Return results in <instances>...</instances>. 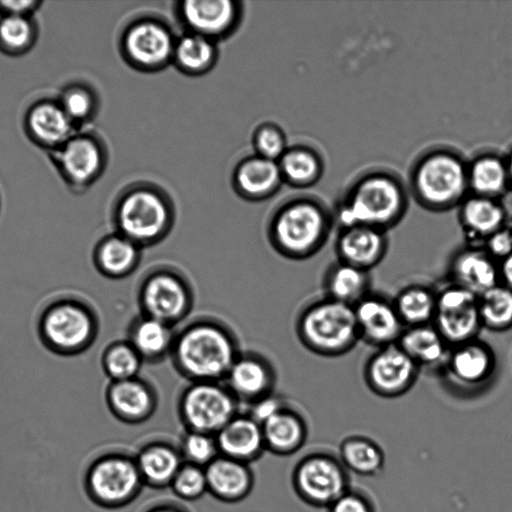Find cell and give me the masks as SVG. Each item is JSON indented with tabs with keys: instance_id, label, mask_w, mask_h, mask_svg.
Masks as SVG:
<instances>
[{
	"instance_id": "6da1fadb",
	"label": "cell",
	"mask_w": 512,
	"mask_h": 512,
	"mask_svg": "<svg viewBox=\"0 0 512 512\" xmlns=\"http://www.w3.org/2000/svg\"><path fill=\"white\" fill-rule=\"evenodd\" d=\"M234 332L213 318L195 319L175 333L170 357L190 382H223L240 355Z\"/></svg>"
},
{
	"instance_id": "7a4b0ae2",
	"label": "cell",
	"mask_w": 512,
	"mask_h": 512,
	"mask_svg": "<svg viewBox=\"0 0 512 512\" xmlns=\"http://www.w3.org/2000/svg\"><path fill=\"white\" fill-rule=\"evenodd\" d=\"M407 200L403 184L394 175L373 171L348 188L336 217L341 228L363 225L387 232L405 215Z\"/></svg>"
},
{
	"instance_id": "3957f363",
	"label": "cell",
	"mask_w": 512,
	"mask_h": 512,
	"mask_svg": "<svg viewBox=\"0 0 512 512\" xmlns=\"http://www.w3.org/2000/svg\"><path fill=\"white\" fill-rule=\"evenodd\" d=\"M37 335L42 345L59 356H75L97 339L99 319L90 303L76 295H59L38 314Z\"/></svg>"
},
{
	"instance_id": "277c9868",
	"label": "cell",
	"mask_w": 512,
	"mask_h": 512,
	"mask_svg": "<svg viewBox=\"0 0 512 512\" xmlns=\"http://www.w3.org/2000/svg\"><path fill=\"white\" fill-rule=\"evenodd\" d=\"M301 344L323 357H338L360 341L354 307L327 296L308 303L295 325Z\"/></svg>"
},
{
	"instance_id": "5b68a950",
	"label": "cell",
	"mask_w": 512,
	"mask_h": 512,
	"mask_svg": "<svg viewBox=\"0 0 512 512\" xmlns=\"http://www.w3.org/2000/svg\"><path fill=\"white\" fill-rule=\"evenodd\" d=\"M410 178L416 201L432 211L460 205L469 188L468 164L449 149H434L422 155Z\"/></svg>"
},
{
	"instance_id": "8992f818",
	"label": "cell",
	"mask_w": 512,
	"mask_h": 512,
	"mask_svg": "<svg viewBox=\"0 0 512 512\" xmlns=\"http://www.w3.org/2000/svg\"><path fill=\"white\" fill-rule=\"evenodd\" d=\"M331 229L327 211L311 201L285 207L274 219L269 231L273 249L291 260H305L317 254Z\"/></svg>"
},
{
	"instance_id": "52a82bcc",
	"label": "cell",
	"mask_w": 512,
	"mask_h": 512,
	"mask_svg": "<svg viewBox=\"0 0 512 512\" xmlns=\"http://www.w3.org/2000/svg\"><path fill=\"white\" fill-rule=\"evenodd\" d=\"M89 499L105 509H119L132 503L144 487L135 457L111 451L96 457L84 475Z\"/></svg>"
},
{
	"instance_id": "ba28073f",
	"label": "cell",
	"mask_w": 512,
	"mask_h": 512,
	"mask_svg": "<svg viewBox=\"0 0 512 512\" xmlns=\"http://www.w3.org/2000/svg\"><path fill=\"white\" fill-rule=\"evenodd\" d=\"M137 299L141 315L174 327L192 310L194 292L188 280L178 270L158 266L141 279Z\"/></svg>"
},
{
	"instance_id": "9c48e42d",
	"label": "cell",
	"mask_w": 512,
	"mask_h": 512,
	"mask_svg": "<svg viewBox=\"0 0 512 512\" xmlns=\"http://www.w3.org/2000/svg\"><path fill=\"white\" fill-rule=\"evenodd\" d=\"M239 401L224 382H190L178 399V414L188 431L216 435L238 414Z\"/></svg>"
},
{
	"instance_id": "30bf717a",
	"label": "cell",
	"mask_w": 512,
	"mask_h": 512,
	"mask_svg": "<svg viewBox=\"0 0 512 512\" xmlns=\"http://www.w3.org/2000/svg\"><path fill=\"white\" fill-rule=\"evenodd\" d=\"M291 482L296 495L316 508H329L350 489L347 468L340 458L327 452H312L301 458Z\"/></svg>"
},
{
	"instance_id": "8fae6325",
	"label": "cell",
	"mask_w": 512,
	"mask_h": 512,
	"mask_svg": "<svg viewBox=\"0 0 512 512\" xmlns=\"http://www.w3.org/2000/svg\"><path fill=\"white\" fill-rule=\"evenodd\" d=\"M497 369L492 348L479 337L450 347L438 371L445 386L455 395L472 397L484 391Z\"/></svg>"
},
{
	"instance_id": "7c38bea8",
	"label": "cell",
	"mask_w": 512,
	"mask_h": 512,
	"mask_svg": "<svg viewBox=\"0 0 512 512\" xmlns=\"http://www.w3.org/2000/svg\"><path fill=\"white\" fill-rule=\"evenodd\" d=\"M115 223L117 233L141 248L163 240L171 224L166 204L158 195L149 191L127 195L117 208Z\"/></svg>"
},
{
	"instance_id": "4fadbf2b",
	"label": "cell",
	"mask_w": 512,
	"mask_h": 512,
	"mask_svg": "<svg viewBox=\"0 0 512 512\" xmlns=\"http://www.w3.org/2000/svg\"><path fill=\"white\" fill-rule=\"evenodd\" d=\"M432 324L450 347L478 338L483 328L478 296L449 282L436 290Z\"/></svg>"
},
{
	"instance_id": "5bb4252c",
	"label": "cell",
	"mask_w": 512,
	"mask_h": 512,
	"mask_svg": "<svg viewBox=\"0 0 512 512\" xmlns=\"http://www.w3.org/2000/svg\"><path fill=\"white\" fill-rule=\"evenodd\" d=\"M420 371L395 343L376 348L365 363L363 377L372 393L392 399L406 394L416 383Z\"/></svg>"
},
{
	"instance_id": "9a60e30c",
	"label": "cell",
	"mask_w": 512,
	"mask_h": 512,
	"mask_svg": "<svg viewBox=\"0 0 512 512\" xmlns=\"http://www.w3.org/2000/svg\"><path fill=\"white\" fill-rule=\"evenodd\" d=\"M353 307L360 341L375 348L398 342L405 326L392 300L369 293Z\"/></svg>"
},
{
	"instance_id": "2e32d148",
	"label": "cell",
	"mask_w": 512,
	"mask_h": 512,
	"mask_svg": "<svg viewBox=\"0 0 512 512\" xmlns=\"http://www.w3.org/2000/svg\"><path fill=\"white\" fill-rule=\"evenodd\" d=\"M109 411L126 424H140L147 421L158 404L154 387L139 376L110 381L105 391Z\"/></svg>"
},
{
	"instance_id": "e0dca14e",
	"label": "cell",
	"mask_w": 512,
	"mask_h": 512,
	"mask_svg": "<svg viewBox=\"0 0 512 512\" xmlns=\"http://www.w3.org/2000/svg\"><path fill=\"white\" fill-rule=\"evenodd\" d=\"M275 378L274 368L265 357L245 352L234 361L223 382L239 402L250 405L272 394Z\"/></svg>"
},
{
	"instance_id": "ac0fdd59",
	"label": "cell",
	"mask_w": 512,
	"mask_h": 512,
	"mask_svg": "<svg viewBox=\"0 0 512 512\" xmlns=\"http://www.w3.org/2000/svg\"><path fill=\"white\" fill-rule=\"evenodd\" d=\"M449 282L480 296L500 283L498 262L481 245L457 250L448 266Z\"/></svg>"
},
{
	"instance_id": "d6986e66",
	"label": "cell",
	"mask_w": 512,
	"mask_h": 512,
	"mask_svg": "<svg viewBox=\"0 0 512 512\" xmlns=\"http://www.w3.org/2000/svg\"><path fill=\"white\" fill-rule=\"evenodd\" d=\"M388 250L386 231L363 225L340 229L335 241L339 261L370 271L385 257Z\"/></svg>"
},
{
	"instance_id": "ffe728a7",
	"label": "cell",
	"mask_w": 512,
	"mask_h": 512,
	"mask_svg": "<svg viewBox=\"0 0 512 512\" xmlns=\"http://www.w3.org/2000/svg\"><path fill=\"white\" fill-rule=\"evenodd\" d=\"M207 488L215 499L224 503L244 500L254 486L250 464L223 455L217 456L205 467Z\"/></svg>"
},
{
	"instance_id": "44dd1931",
	"label": "cell",
	"mask_w": 512,
	"mask_h": 512,
	"mask_svg": "<svg viewBox=\"0 0 512 512\" xmlns=\"http://www.w3.org/2000/svg\"><path fill=\"white\" fill-rule=\"evenodd\" d=\"M220 455L251 464L266 451L262 426L252 417L237 414L216 435Z\"/></svg>"
},
{
	"instance_id": "7402d4cb",
	"label": "cell",
	"mask_w": 512,
	"mask_h": 512,
	"mask_svg": "<svg viewBox=\"0 0 512 512\" xmlns=\"http://www.w3.org/2000/svg\"><path fill=\"white\" fill-rule=\"evenodd\" d=\"M507 210L500 199L471 195L460 204L459 221L471 245H481L494 232L505 227Z\"/></svg>"
},
{
	"instance_id": "603a6c76",
	"label": "cell",
	"mask_w": 512,
	"mask_h": 512,
	"mask_svg": "<svg viewBox=\"0 0 512 512\" xmlns=\"http://www.w3.org/2000/svg\"><path fill=\"white\" fill-rule=\"evenodd\" d=\"M57 162L65 178L74 185L89 184L102 166V153L89 136H72L57 149Z\"/></svg>"
},
{
	"instance_id": "cb8c5ba5",
	"label": "cell",
	"mask_w": 512,
	"mask_h": 512,
	"mask_svg": "<svg viewBox=\"0 0 512 512\" xmlns=\"http://www.w3.org/2000/svg\"><path fill=\"white\" fill-rule=\"evenodd\" d=\"M142 249L116 232L104 236L96 243L92 251V262L102 276L122 279L131 275L139 266Z\"/></svg>"
},
{
	"instance_id": "d4e9b609",
	"label": "cell",
	"mask_w": 512,
	"mask_h": 512,
	"mask_svg": "<svg viewBox=\"0 0 512 512\" xmlns=\"http://www.w3.org/2000/svg\"><path fill=\"white\" fill-rule=\"evenodd\" d=\"M144 486L153 489L170 487L184 463L179 449L165 441H151L134 456Z\"/></svg>"
},
{
	"instance_id": "484cf974",
	"label": "cell",
	"mask_w": 512,
	"mask_h": 512,
	"mask_svg": "<svg viewBox=\"0 0 512 512\" xmlns=\"http://www.w3.org/2000/svg\"><path fill=\"white\" fill-rule=\"evenodd\" d=\"M397 344L420 370L439 371L450 350L432 323L405 327Z\"/></svg>"
},
{
	"instance_id": "4316f807",
	"label": "cell",
	"mask_w": 512,
	"mask_h": 512,
	"mask_svg": "<svg viewBox=\"0 0 512 512\" xmlns=\"http://www.w3.org/2000/svg\"><path fill=\"white\" fill-rule=\"evenodd\" d=\"M261 426L266 450L278 456L296 453L307 439L305 419L286 405Z\"/></svg>"
},
{
	"instance_id": "83f0119b",
	"label": "cell",
	"mask_w": 512,
	"mask_h": 512,
	"mask_svg": "<svg viewBox=\"0 0 512 512\" xmlns=\"http://www.w3.org/2000/svg\"><path fill=\"white\" fill-rule=\"evenodd\" d=\"M26 125L36 142L50 148L58 149L73 136L74 123L60 103L35 104L27 114Z\"/></svg>"
},
{
	"instance_id": "f1b7e54d",
	"label": "cell",
	"mask_w": 512,
	"mask_h": 512,
	"mask_svg": "<svg viewBox=\"0 0 512 512\" xmlns=\"http://www.w3.org/2000/svg\"><path fill=\"white\" fill-rule=\"evenodd\" d=\"M173 328L162 321L141 315L131 323L127 341L143 361L154 363L170 355L176 333Z\"/></svg>"
},
{
	"instance_id": "f546056e",
	"label": "cell",
	"mask_w": 512,
	"mask_h": 512,
	"mask_svg": "<svg viewBox=\"0 0 512 512\" xmlns=\"http://www.w3.org/2000/svg\"><path fill=\"white\" fill-rule=\"evenodd\" d=\"M468 186L474 195L500 199L510 189L505 156L484 152L468 164Z\"/></svg>"
},
{
	"instance_id": "4dcf8cb0",
	"label": "cell",
	"mask_w": 512,
	"mask_h": 512,
	"mask_svg": "<svg viewBox=\"0 0 512 512\" xmlns=\"http://www.w3.org/2000/svg\"><path fill=\"white\" fill-rule=\"evenodd\" d=\"M370 271L337 260L324 277L325 296L354 306L370 293Z\"/></svg>"
},
{
	"instance_id": "1f68e13d",
	"label": "cell",
	"mask_w": 512,
	"mask_h": 512,
	"mask_svg": "<svg viewBox=\"0 0 512 512\" xmlns=\"http://www.w3.org/2000/svg\"><path fill=\"white\" fill-rule=\"evenodd\" d=\"M125 45L130 57L144 65H156L165 61L172 49L168 32L150 22L133 27L126 37Z\"/></svg>"
},
{
	"instance_id": "d6a6232c",
	"label": "cell",
	"mask_w": 512,
	"mask_h": 512,
	"mask_svg": "<svg viewBox=\"0 0 512 512\" xmlns=\"http://www.w3.org/2000/svg\"><path fill=\"white\" fill-rule=\"evenodd\" d=\"M405 327L432 323L436 308V291L421 284L403 287L392 300Z\"/></svg>"
},
{
	"instance_id": "836d02e7",
	"label": "cell",
	"mask_w": 512,
	"mask_h": 512,
	"mask_svg": "<svg viewBox=\"0 0 512 512\" xmlns=\"http://www.w3.org/2000/svg\"><path fill=\"white\" fill-rule=\"evenodd\" d=\"M340 460L347 470L363 476L379 474L385 462L381 447L370 438L358 435L343 440Z\"/></svg>"
},
{
	"instance_id": "e575fe53",
	"label": "cell",
	"mask_w": 512,
	"mask_h": 512,
	"mask_svg": "<svg viewBox=\"0 0 512 512\" xmlns=\"http://www.w3.org/2000/svg\"><path fill=\"white\" fill-rule=\"evenodd\" d=\"M482 327L500 332L512 327V289L499 283L478 296Z\"/></svg>"
},
{
	"instance_id": "d590c367",
	"label": "cell",
	"mask_w": 512,
	"mask_h": 512,
	"mask_svg": "<svg viewBox=\"0 0 512 512\" xmlns=\"http://www.w3.org/2000/svg\"><path fill=\"white\" fill-rule=\"evenodd\" d=\"M187 22L203 33H218L226 28L233 17L230 1H188L184 4Z\"/></svg>"
},
{
	"instance_id": "8d00e7d4",
	"label": "cell",
	"mask_w": 512,
	"mask_h": 512,
	"mask_svg": "<svg viewBox=\"0 0 512 512\" xmlns=\"http://www.w3.org/2000/svg\"><path fill=\"white\" fill-rule=\"evenodd\" d=\"M143 359L127 340L108 344L101 355V366L111 381L139 376Z\"/></svg>"
},
{
	"instance_id": "74e56055",
	"label": "cell",
	"mask_w": 512,
	"mask_h": 512,
	"mask_svg": "<svg viewBox=\"0 0 512 512\" xmlns=\"http://www.w3.org/2000/svg\"><path fill=\"white\" fill-rule=\"evenodd\" d=\"M0 46L10 53H22L35 39V27L30 17L1 15Z\"/></svg>"
},
{
	"instance_id": "f35d334b",
	"label": "cell",
	"mask_w": 512,
	"mask_h": 512,
	"mask_svg": "<svg viewBox=\"0 0 512 512\" xmlns=\"http://www.w3.org/2000/svg\"><path fill=\"white\" fill-rule=\"evenodd\" d=\"M278 177V167L266 158L252 159L246 162L238 172L241 188L254 195L270 190L278 181Z\"/></svg>"
},
{
	"instance_id": "ab89813d",
	"label": "cell",
	"mask_w": 512,
	"mask_h": 512,
	"mask_svg": "<svg viewBox=\"0 0 512 512\" xmlns=\"http://www.w3.org/2000/svg\"><path fill=\"white\" fill-rule=\"evenodd\" d=\"M179 451L184 462L204 468L220 455L215 435L188 430L181 439Z\"/></svg>"
},
{
	"instance_id": "60d3db41",
	"label": "cell",
	"mask_w": 512,
	"mask_h": 512,
	"mask_svg": "<svg viewBox=\"0 0 512 512\" xmlns=\"http://www.w3.org/2000/svg\"><path fill=\"white\" fill-rule=\"evenodd\" d=\"M173 494L184 501H196L206 493L207 478L204 467L184 462L170 484Z\"/></svg>"
},
{
	"instance_id": "b9f144b4",
	"label": "cell",
	"mask_w": 512,
	"mask_h": 512,
	"mask_svg": "<svg viewBox=\"0 0 512 512\" xmlns=\"http://www.w3.org/2000/svg\"><path fill=\"white\" fill-rule=\"evenodd\" d=\"M282 169L292 181L306 184L318 176L320 162L310 151L294 150L284 155Z\"/></svg>"
},
{
	"instance_id": "7bdbcfd3",
	"label": "cell",
	"mask_w": 512,
	"mask_h": 512,
	"mask_svg": "<svg viewBox=\"0 0 512 512\" xmlns=\"http://www.w3.org/2000/svg\"><path fill=\"white\" fill-rule=\"evenodd\" d=\"M213 55L212 46L200 36L183 38L177 47L179 62L189 69H200L207 65Z\"/></svg>"
},
{
	"instance_id": "ee69618b",
	"label": "cell",
	"mask_w": 512,
	"mask_h": 512,
	"mask_svg": "<svg viewBox=\"0 0 512 512\" xmlns=\"http://www.w3.org/2000/svg\"><path fill=\"white\" fill-rule=\"evenodd\" d=\"M60 105L73 123L87 120L94 110V99L87 88H68L61 97Z\"/></svg>"
},
{
	"instance_id": "f6af8a7d",
	"label": "cell",
	"mask_w": 512,
	"mask_h": 512,
	"mask_svg": "<svg viewBox=\"0 0 512 512\" xmlns=\"http://www.w3.org/2000/svg\"><path fill=\"white\" fill-rule=\"evenodd\" d=\"M328 512H376V509L368 495L350 488L328 508Z\"/></svg>"
},
{
	"instance_id": "bcb514c9",
	"label": "cell",
	"mask_w": 512,
	"mask_h": 512,
	"mask_svg": "<svg viewBox=\"0 0 512 512\" xmlns=\"http://www.w3.org/2000/svg\"><path fill=\"white\" fill-rule=\"evenodd\" d=\"M486 252L497 262L512 254V229L506 226L487 237L483 244Z\"/></svg>"
},
{
	"instance_id": "7dc6e473",
	"label": "cell",
	"mask_w": 512,
	"mask_h": 512,
	"mask_svg": "<svg viewBox=\"0 0 512 512\" xmlns=\"http://www.w3.org/2000/svg\"><path fill=\"white\" fill-rule=\"evenodd\" d=\"M249 416L260 425L278 413L285 404L273 394L267 395L254 403L250 404Z\"/></svg>"
},
{
	"instance_id": "c3c4849f",
	"label": "cell",
	"mask_w": 512,
	"mask_h": 512,
	"mask_svg": "<svg viewBox=\"0 0 512 512\" xmlns=\"http://www.w3.org/2000/svg\"><path fill=\"white\" fill-rule=\"evenodd\" d=\"M257 146L266 159L277 157L283 150V140L280 134L270 128L263 129L257 136Z\"/></svg>"
},
{
	"instance_id": "681fc988",
	"label": "cell",
	"mask_w": 512,
	"mask_h": 512,
	"mask_svg": "<svg viewBox=\"0 0 512 512\" xmlns=\"http://www.w3.org/2000/svg\"><path fill=\"white\" fill-rule=\"evenodd\" d=\"M40 5L38 1H0V12L1 15L30 17Z\"/></svg>"
},
{
	"instance_id": "f907efd6",
	"label": "cell",
	"mask_w": 512,
	"mask_h": 512,
	"mask_svg": "<svg viewBox=\"0 0 512 512\" xmlns=\"http://www.w3.org/2000/svg\"><path fill=\"white\" fill-rule=\"evenodd\" d=\"M500 283L512 289V254L498 262Z\"/></svg>"
},
{
	"instance_id": "816d5d0a",
	"label": "cell",
	"mask_w": 512,
	"mask_h": 512,
	"mask_svg": "<svg viewBox=\"0 0 512 512\" xmlns=\"http://www.w3.org/2000/svg\"><path fill=\"white\" fill-rule=\"evenodd\" d=\"M145 512H188L185 508L175 503H160L150 507Z\"/></svg>"
},
{
	"instance_id": "f5cc1de1",
	"label": "cell",
	"mask_w": 512,
	"mask_h": 512,
	"mask_svg": "<svg viewBox=\"0 0 512 512\" xmlns=\"http://www.w3.org/2000/svg\"><path fill=\"white\" fill-rule=\"evenodd\" d=\"M505 159H506L507 170H508L509 185H510V189H512V148L507 153V155H505Z\"/></svg>"
},
{
	"instance_id": "db71d44e",
	"label": "cell",
	"mask_w": 512,
	"mask_h": 512,
	"mask_svg": "<svg viewBox=\"0 0 512 512\" xmlns=\"http://www.w3.org/2000/svg\"><path fill=\"white\" fill-rule=\"evenodd\" d=\"M512 229V228H511Z\"/></svg>"
}]
</instances>
